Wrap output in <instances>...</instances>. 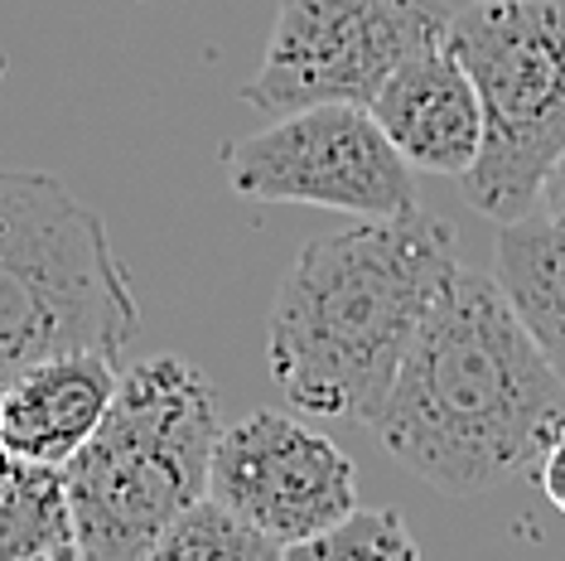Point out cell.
Masks as SVG:
<instances>
[{"label":"cell","instance_id":"1","mask_svg":"<svg viewBox=\"0 0 565 561\" xmlns=\"http://www.w3.org/2000/svg\"><path fill=\"white\" fill-rule=\"evenodd\" d=\"M561 416L565 378L498 280L459 262L367 426L430 489L469 499L542 461Z\"/></svg>","mask_w":565,"mask_h":561},{"label":"cell","instance_id":"16","mask_svg":"<svg viewBox=\"0 0 565 561\" xmlns=\"http://www.w3.org/2000/svg\"><path fill=\"white\" fill-rule=\"evenodd\" d=\"M542 219L551 223H565V146H561V156L546 165V174H542V189H536V203H532Z\"/></svg>","mask_w":565,"mask_h":561},{"label":"cell","instance_id":"3","mask_svg":"<svg viewBox=\"0 0 565 561\" xmlns=\"http://www.w3.org/2000/svg\"><path fill=\"white\" fill-rule=\"evenodd\" d=\"M217 431V398L194 363L160 353L126 368L97 431L58 465L78 561H150L160 532L209 489Z\"/></svg>","mask_w":565,"mask_h":561},{"label":"cell","instance_id":"4","mask_svg":"<svg viewBox=\"0 0 565 561\" xmlns=\"http://www.w3.org/2000/svg\"><path fill=\"white\" fill-rule=\"evenodd\" d=\"M140 320L107 219L44 170H0V382L58 353L121 359Z\"/></svg>","mask_w":565,"mask_h":561},{"label":"cell","instance_id":"7","mask_svg":"<svg viewBox=\"0 0 565 561\" xmlns=\"http://www.w3.org/2000/svg\"><path fill=\"white\" fill-rule=\"evenodd\" d=\"M223 174L256 203H315L353 219H402L420 209L406 156L358 102L286 112L266 131L233 140Z\"/></svg>","mask_w":565,"mask_h":561},{"label":"cell","instance_id":"9","mask_svg":"<svg viewBox=\"0 0 565 561\" xmlns=\"http://www.w3.org/2000/svg\"><path fill=\"white\" fill-rule=\"evenodd\" d=\"M367 112L387 131V140L406 156L411 170L465 174L479 160L483 112L469 83V68L449 49V40L420 44L402 59L367 102Z\"/></svg>","mask_w":565,"mask_h":561},{"label":"cell","instance_id":"10","mask_svg":"<svg viewBox=\"0 0 565 561\" xmlns=\"http://www.w3.org/2000/svg\"><path fill=\"white\" fill-rule=\"evenodd\" d=\"M117 378V359L93 349L30 363L24 373L0 382V451L63 465L97 431Z\"/></svg>","mask_w":565,"mask_h":561},{"label":"cell","instance_id":"6","mask_svg":"<svg viewBox=\"0 0 565 561\" xmlns=\"http://www.w3.org/2000/svg\"><path fill=\"white\" fill-rule=\"evenodd\" d=\"M445 15L449 0H280L242 102L271 121L319 102L367 107L396 63L445 40Z\"/></svg>","mask_w":565,"mask_h":561},{"label":"cell","instance_id":"14","mask_svg":"<svg viewBox=\"0 0 565 561\" xmlns=\"http://www.w3.org/2000/svg\"><path fill=\"white\" fill-rule=\"evenodd\" d=\"M290 561H349V557H367V561H416L420 542L406 532V522L392 508H349L333 528L305 538L300 547L286 552Z\"/></svg>","mask_w":565,"mask_h":561},{"label":"cell","instance_id":"8","mask_svg":"<svg viewBox=\"0 0 565 561\" xmlns=\"http://www.w3.org/2000/svg\"><path fill=\"white\" fill-rule=\"evenodd\" d=\"M203 494L262 532L280 557L358 508L349 455L280 412H256L217 431Z\"/></svg>","mask_w":565,"mask_h":561},{"label":"cell","instance_id":"2","mask_svg":"<svg viewBox=\"0 0 565 561\" xmlns=\"http://www.w3.org/2000/svg\"><path fill=\"white\" fill-rule=\"evenodd\" d=\"M455 266V223L420 209L315 237L280 280L266 335L286 402L367 426Z\"/></svg>","mask_w":565,"mask_h":561},{"label":"cell","instance_id":"15","mask_svg":"<svg viewBox=\"0 0 565 561\" xmlns=\"http://www.w3.org/2000/svg\"><path fill=\"white\" fill-rule=\"evenodd\" d=\"M536 469H542V494L551 499V508L565 514V416H561V426L551 431V441H546Z\"/></svg>","mask_w":565,"mask_h":561},{"label":"cell","instance_id":"12","mask_svg":"<svg viewBox=\"0 0 565 561\" xmlns=\"http://www.w3.org/2000/svg\"><path fill=\"white\" fill-rule=\"evenodd\" d=\"M0 561H78L58 465L0 451Z\"/></svg>","mask_w":565,"mask_h":561},{"label":"cell","instance_id":"11","mask_svg":"<svg viewBox=\"0 0 565 561\" xmlns=\"http://www.w3.org/2000/svg\"><path fill=\"white\" fill-rule=\"evenodd\" d=\"M493 280L536 349L565 378V223L542 213L508 219L493 252Z\"/></svg>","mask_w":565,"mask_h":561},{"label":"cell","instance_id":"5","mask_svg":"<svg viewBox=\"0 0 565 561\" xmlns=\"http://www.w3.org/2000/svg\"><path fill=\"white\" fill-rule=\"evenodd\" d=\"M445 40L483 112L465 194L483 219H522L565 146V0H449Z\"/></svg>","mask_w":565,"mask_h":561},{"label":"cell","instance_id":"13","mask_svg":"<svg viewBox=\"0 0 565 561\" xmlns=\"http://www.w3.org/2000/svg\"><path fill=\"white\" fill-rule=\"evenodd\" d=\"M280 552L262 532H252L237 514H227L213 494H199L194 504L160 532L150 561H276Z\"/></svg>","mask_w":565,"mask_h":561}]
</instances>
